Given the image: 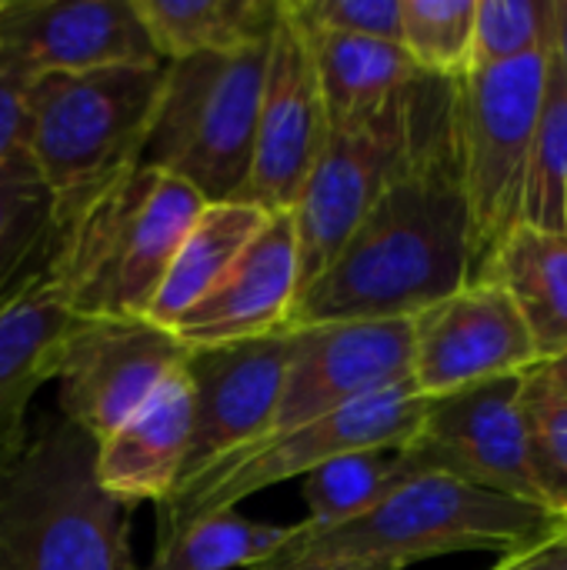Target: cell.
<instances>
[{
    "label": "cell",
    "instance_id": "6da1fadb",
    "mask_svg": "<svg viewBox=\"0 0 567 570\" xmlns=\"http://www.w3.org/2000/svg\"><path fill=\"white\" fill-rule=\"evenodd\" d=\"M475 277L458 117L364 214L334 261L301 287L291 327L411 321Z\"/></svg>",
    "mask_w": 567,
    "mask_h": 570
},
{
    "label": "cell",
    "instance_id": "7a4b0ae2",
    "mask_svg": "<svg viewBox=\"0 0 567 570\" xmlns=\"http://www.w3.org/2000/svg\"><path fill=\"white\" fill-rule=\"evenodd\" d=\"M204 204L184 180L137 164L53 214L50 277L67 307L77 317H147Z\"/></svg>",
    "mask_w": 567,
    "mask_h": 570
},
{
    "label": "cell",
    "instance_id": "3957f363",
    "mask_svg": "<svg viewBox=\"0 0 567 570\" xmlns=\"http://www.w3.org/2000/svg\"><path fill=\"white\" fill-rule=\"evenodd\" d=\"M567 514L518 501L448 474H414L388 491L361 518L314 531L294 524V538L267 561L281 564H368L401 570L458 551H518L551 531Z\"/></svg>",
    "mask_w": 567,
    "mask_h": 570
},
{
    "label": "cell",
    "instance_id": "277c9868",
    "mask_svg": "<svg viewBox=\"0 0 567 570\" xmlns=\"http://www.w3.org/2000/svg\"><path fill=\"white\" fill-rule=\"evenodd\" d=\"M94 458L97 444L57 414L0 464V570H134V504L100 488Z\"/></svg>",
    "mask_w": 567,
    "mask_h": 570
},
{
    "label": "cell",
    "instance_id": "5b68a950",
    "mask_svg": "<svg viewBox=\"0 0 567 570\" xmlns=\"http://www.w3.org/2000/svg\"><path fill=\"white\" fill-rule=\"evenodd\" d=\"M454 117L458 80L421 73L378 114L328 134V144L291 210L301 254V287L334 261L381 194L454 127Z\"/></svg>",
    "mask_w": 567,
    "mask_h": 570
},
{
    "label": "cell",
    "instance_id": "8992f818",
    "mask_svg": "<svg viewBox=\"0 0 567 570\" xmlns=\"http://www.w3.org/2000/svg\"><path fill=\"white\" fill-rule=\"evenodd\" d=\"M167 63L33 77L23 154L53 197L77 207L140 164Z\"/></svg>",
    "mask_w": 567,
    "mask_h": 570
},
{
    "label": "cell",
    "instance_id": "52a82bcc",
    "mask_svg": "<svg viewBox=\"0 0 567 570\" xmlns=\"http://www.w3.org/2000/svg\"><path fill=\"white\" fill-rule=\"evenodd\" d=\"M264 67L267 40L234 53L170 60L140 164L184 180L207 204L241 200Z\"/></svg>",
    "mask_w": 567,
    "mask_h": 570
},
{
    "label": "cell",
    "instance_id": "ba28073f",
    "mask_svg": "<svg viewBox=\"0 0 567 570\" xmlns=\"http://www.w3.org/2000/svg\"><path fill=\"white\" fill-rule=\"evenodd\" d=\"M424 407L428 397H421L408 381L301 428L264 434L261 441L244 444L184 478L157 504V538L177 534L217 511H234L244 498L304 478L334 458L361 451H401L414 441Z\"/></svg>",
    "mask_w": 567,
    "mask_h": 570
},
{
    "label": "cell",
    "instance_id": "9c48e42d",
    "mask_svg": "<svg viewBox=\"0 0 567 570\" xmlns=\"http://www.w3.org/2000/svg\"><path fill=\"white\" fill-rule=\"evenodd\" d=\"M551 47L555 40L518 60L475 67L458 80V154L471 214L475 277L521 227V194Z\"/></svg>",
    "mask_w": 567,
    "mask_h": 570
},
{
    "label": "cell",
    "instance_id": "30bf717a",
    "mask_svg": "<svg viewBox=\"0 0 567 570\" xmlns=\"http://www.w3.org/2000/svg\"><path fill=\"white\" fill-rule=\"evenodd\" d=\"M184 361L187 344L147 317H80L63 344L57 411L100 444Z\"/></svg>",
    "mask_w": 567,
    "mask_h": 570
},
{
    "label": "cell",
    "instance_id": "8fae6325",
    "mask_svg": "<svg viewBox=\"0 0 567 570\" xmlns=\"http://www.w3.org/2000/svg\"><path fill=\"white\" fill-rule=\"evenodd\" d=\"M401 451L421 474H448L518 501L545 504L521 421V374L428 397L424 421Z\"/></svg>",
    "mask_w": 567,
    "mask_h": 570
},
{
    "label": "cell",
    "instance_id": "7c38bea8",
    "mask_svg": "<svg viewBox=\"0 0 567 570\" xmlns=\"http://www.w3.org/2000/svg\"><path fill=\"white\" fill-rule=\"evenodd\" d=\"M328 110L301 20L281 0L277 27L267 40V67L257 104L251 174L241 200L264 214H291L324 144Z\"/></svg>",
    "mask_w": 567,
    "mask_h": 570
},
{
    "label": "cell",
    "instance_id": "4fadbf2b",
    "mask_svg": "<svg viewBox=\"0 0 567 570\" xmlns=\"http://www.w3.org/2000/svg\"><path fill=\"white\" fill-rule=\"evenodd\" d=\"M541 364L511 297L485 277L411 317V384L444 397Z\"/></svg>",
    "mask_w": 567,
    "mask_h": 570
},
{
    "label": "cell",
    "instance_id": "5bb4252c",
    "mask_svg": "<svg viewBox=\"0 0 567 570\" xmlns=\"http://www.w3.org/2000/svg\"><path fill=\"white\" fill-rule=\"evenodd\" d=\"M291 331L294 351L267 434L411 381V321H338Z\"/></svg>",
    "mask_w": 567,
    "mask_h": 570
},
{
    "label": "cell",
    "instance_id": "9a60e30c",
    "mask_svg": "<svg viewBox=\"0 0 567 570\" xmlns=\"http://www.w3.org/2000/svg\"><path fill=\"white\" fill-rule=\"evenodd\" d=\"M291 351L294 331L187 347L184 374L194 394V431L184 478L267 434L284 391Z\"/></svg>",
    "mask_w": 567,
    "mask_h": 570
},
{
    "label": "cell",
    "instance_id": "2e32d148",
    "mask_svg": "<svg viewBox=\"0 0 567 570\" xmlns=\"http://www.w3.org/2000/svg\"><path fill=\"white\" fill-rule=\"evenodd\" d=\"M0 47L33 77L164 63L134 0H3Z\"/></svg>",
    "mask_w": 567,
    "mask_h": 570
},
{
    "label": "cell",
    "instance_id": "e0dca14e",
    "mask_svg": "<svg viewBox=\"0 0 567 570\" xmlns=\"http://www.w3.org/2000/svg\"><path fill=\"white\" fill-rule=\"evenodd\" d=\"M301 294V254L291 214H271L221 284L174 327L187 347L287 331Z\"/></svg>",
    "mask_w": 567,
    "mask_h": 570
},
{
    "label": "cell",
    "instance_id": "ac0fdd59",
    "mask_svg": "<svg viewBox=\"0 0 567 570\" xmlns=\"http://www.w3.org/2000/svg\"><path fill=\"white\" fill-rule=\"evenodd\" d=\"M77 321L50 277V264L0 304V464L23 448L30 404L43 384L57 381Z\"/></svg>",
    "mask_w": 567,
    "mask_h": 570
},
{
    "label": "cell",
    "instance_id": "d6986e66",
    "mask_svg": "<svg viewBox=\"0 0 567 570\" xmlns=\"http://www.w3.org/2000/svg\"><path fill=\"white\" fill-rule=\"evenodd\" d=\"M194 431L190 381L174 371L110 438L97 444L94 471L107 494L127 504H160L187 468Z\"/></svg>",
    "mask_w": 567,
    "mask_h": 570
},
{
    "label": "cell",
    "instance_id": "ffe728a7",
    "mask_svg": "<svg viewBox=\"0 0 567 570\" xmlns=\"http://www.w3.org/2000/svg\"><path fill=\"white\" fill-rule=\"evenodd\" d=\"M518 307L541 364L567 354V237L518 227L478 271Z\"/></svg>",
    "mask_w": 567,
    "mask_h": 570
},
{
    "label": "cell",
    "instance_id": "44dd1931",
    "mask_svg": "<svg viewBox=\"0 0 567 570\" xmlns=\"http://www.w3.org/2000/svg\"><path fill=\"white\" fill-rule=\"evenodd\" d=\"M271 214L247 200L204 204L187 237L180 240L164 284L147 311V321L174 331L234 267Z\"/></svg>",
    "mask_w": 567,
    "mask_h": 570
},
{
    "label": "cell",
    "instance_id": "7402d4cb",
    "mask_svg": "<svg viewBox=\"0 0 567 570\" xmlns=\"http://www.w3.org/2000/svg\"><path fill=\"white\" fill-rule=\"evenodd\" d=\"M307 40H311V57H314L331 130L378 114L411 80L421 77V70L411 63L404 47L391 40L328 33V30H307Z\"/></svg>",
    "mask_w": 567,
    "mask_h": 570
},
{
    "label": "cell",
    "instance_id": "603a6c76",
    "mask_svg": "<svg viewBox=\"0 0 567 570\" xmlns=\"http://www.w3.org/2000/svg\"><path fill=\"white\" fill-rule=\"evenodd\" d=\"M164 63L271 40L281 0H134Z\"/></svg>",
    "mask_w": 567,
    "mask_h": 570
},
{
    "label": "cell",
    "instance_id": "cb8c5ba5",
    "mask_svg": "<svg viewBox=\"0 0 567 570\" xmlns=\"http://www.w3.org/2000/svg\"><path fill=\"white\" fill-rule=\"evenodd\" d=\"M53 197L27 154L0 164V304L50 264Z\"/></svg>",
    "mask_w": 567,
    "mask_h": 570
},
{
    "label": "cell",
    "instance_id": "d4e9b609",
    "mask_svg": "<svg viewBox=\"0 0 567 570\" xmlns=\"http://www.w3.org/2000/svg\"><path fill=\"white\" fill-rule=\"evenodd\" d=\"M294 538V524H267L237 511H217L177 534L157 538L150 564L140 570H251Z\"/></svg>",
    "mask_w": 567,
    "mask_h": 570
},
{
    "label": "cell",
    "instance_id": "484cf974",
    "mask_svg": "<svg viewBox=\"0 0 567 570\" xmlns=\"http://www.w3.org/2000/svg\"><path fill=\"white\" fill-rule=\"evenodd\" d=\"M414 474L421 471H414L404 451H361L334 458L301 478V494L307 504L304 524L314 531L348 524Z\"/></svg>",
    "mask_w": 567,
    "mask_h": 570
},
{
    "label": "cell",
    "instance_id": "4316f807",
    "mask_svg": "<svg viewBox=\"0 0 567 570\" xmlns=\"http://www.w3.org/2000/svg\"><path fill=\"white\" fill-rule=\"evenodd\" d=\"M521 227L567 237V77L555 47L521 194Z\"/></svg>",
    "mask_w": 567,
    "mask_h": 570
},
{
    "label": "cell",
    "instance_id": "83f0119b",
    "mask_svg": "<svg viewBox=\"0 0 567 570\" xmlns=\"http://www.w3.org/2000/svg\"><path fill=\"white\" fill-rule=\"evenodd\" d=\"M478 0H401V47L411 63L441 80L471 70Z\"/></svg>",
    "mask_w": 567,
    "mask_h": 570
},
{
    "label": "cell",
    "instance_id": "f1b7e54d",
    "mask_svg": "<svg viewBox=\"0 0 567 570\" xmlns=\"http://www.w3.org/2000/svg\"><path fill=\"white\" fill-rule=\"evenodd\" d=\"M521 421L545 504L567 514V387L548 364L521 374Z\"/></svg>",
    "mask_w": 567,
    "mask_h": 570
},
{
    "label": "cell",
    "instance_id": "f546056e",
    "mask_svg": "<svg viewBox=\"0 0 567 570\" xmlns=\"http://www.w3.org/2000/svg\"><path fill=\"white\" fill-rule=\"evenodd\" d=\"M555 40V0H478L471 70L518 60Z\"/></svg>",
    "mask_w": 567,
    "mask_h": 570
},
{
    "label": "cell",
    "instance_id": "4dcf8cb0",
    "mask_svg": "<svg viewBox=\"0 0 567 570\" xmlns=\"http://www.w3.org/2000/svg\"><path fill=\"white\" fill-rule=\"evenodd\" d=\"M307 30L401 43V0H287Z\"/></svg>",
    "mask_w": 567,
    "mask_h": 570
},
{
    "label": "cell",
    "instance_id": "1f68e13d",
    "mask_svg": "<svg viewBox=\"0 0 567 570\" xmlns=\"http://www.w3.org/2000/svg\"><path fill=\"white\" fill-rule=\"evenodd\" d=\"M33 73L0 47V164L23 154L27 144V97Z\"/></svg>",
    "mask_w": 567,
    "mask_h": 570
},
{
    "label": "cell",
    "instance_id": "d6a6232c",
    "mask_svg": "<svg viewBox=\"0 0 567 570\" xmlns=\"http://www.w3.org/2000/svg\"><path fill=\"white\" fill-rule=\"evenodd\" d=\"M491 570H567V521L548 538L505 554Z\"/></svg>",
    "mask_w": 567,
    "mask_h": 570
},
{
    "label": "cell",
    "instance_id": "836d02e7",
    "mask_svg": "<svg viewBox=\"0 0 567 570\" xmlns=\"http://www.w3.org/2000/svg\"><path fill=\"white\" fill-rule=\"evenodd\" d=\"M555 57L567 77V0H555Z\"/></svg>",
    "mask_w": 567,
    "mask_h": 570
},
{
    "label": "cell",
    "instance_id": "e575fe53",
    "mask_svg": "<svg viewBox=\"0 0 567 570\" xmlns=\"http://www.w3.org/2000/svg\"><path fill=\"white\" fill-rule=\"evenodd\" d=\"M251 570H381L368 568V564H281V561H264Z\"/></svg>",
    "mask_w": 567,
    "mask_h": 570
},
{
    "label": "cell",
    "instance_id": "d590c367",
    "mask_svg": "<svg viewBox=\"0 0 567 570\" xmlns=\"http://www.w3.org/2000/svg\"><path fill=\"white\" fill-rule=\"evenodd\" d=\"M548 367L555 371V377H558V381L567 387V354L565 357H558V361H548Z\"/></svg>",
    "mask_w": 567,
    "mask_h": 570
},
{
    "label": "cell",
    "instance_id": "8d00e7d4",
    "mask_svg": "<svg viewBox=\"0 0 567 570\" xmlns=\"http://www.w3.org/2000/svg\"><path fill=\"white\" fill-rule=\"evenodd\" d=\"M0 10H3V0H0Z\"/></svg>",
    "mask_w": 567,
    "mask_h": 570
}]
</instances>
